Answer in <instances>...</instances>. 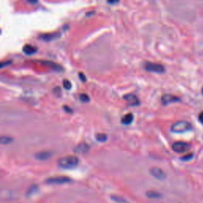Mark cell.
Here are the masks:
<instances>
[{
  "instance_id": "obj_1",
  "label": "cell",
  "mask_w": 203,
  "mask_h": 203,
  "mask_svg": "<svg viewBox=\"0 0 203 203\" xmlns=\"http://www.w3.org/2000/svg\"><path fill=\"white\" fill-rule=\"evenodd\" d=\"M80 160L76 156H67L59 158L57 164L62 168H72L79 164Z\"/></svg>"
},
{
  "instance_id": "obj_2",
  "label": "cell",
  "mask_w": 203,
  "mask_h": 203,
  "mask_svg": "<svg viewBox=\"0 0 203 203\" xmlns=\"http://www.w3.org/2000/svg\"><path fill=\"white\" fill-rule=\"evenodd\" d=\"M192 129V125L190 122L186 121H178L174 123L171 128V130L175 134H182L185 132L190 131Z\"/></svg>"
},
{
  "instance_id": "obj_3",
  "label": "cell",
  "mask_w": 203,
  "mask_h": 203,
  "mask_svg": "<svg viewBox=\"0 0 203 203\" xmlns=\"http://www.w3.org/2000/svg\"><path fill=\"white\" fill-rule=\"evenodd\" d=\"M144 68L148 72H156V73H164L165 72L164 66L152 62H146L144 64Z\"/></svg>"
},
{
  "instance_id": "obj_4",
  "label": "cell",
  "mask_w": 203,
  "mask_h": 203,
  "mask_svg": "<svg viewBox=\"0 0 203 203\" xmlns=\"http://www.w3.org/2000/svg\"><path fill=\"white\" fill-rule=\"evenodd\" d=\"M71 179L68 177L66 176H56V177H50V178L46 179V183L52 185H60L64 184V183H69Z\"/></svg>"
},
{
  "instance_id": "obj_5",
  "label": "cell",
  "mask_w": 203,
  "mask_h": 203,
  "mask_svg": "<svg viewBox=\"0 0 203 203\" xmlns=\"http://www.w3.org/2000/svg\"><path fill=\"white\" fill-rule=\"evenodd\" d=\"M189 149L190 145L186 142L177 141L172 144V150L176 153H184L189 151Z\"/></svg>"
},
{
  "instance_id": "obj_6",
  "label": "cell",
  "mask_w": 203,
  "mask_h": 203,
  "mask_svg": "<svg viewBox=\"0 0 203 203\" xmlns=\"http://www.w3.org/2000/svg\"><path fill=\"white\" fill-rule=\"evenodd\" d=\"M149 172L154 178H156V179H159V180H163V179L166 178V174L164 173V171L161 168H160V167H152L149 170Z\"/></svg>"
},
{
  "instance_id": "obj_7",
  "label": "cell",
  "mask_w": 203,
  "mask_h": 203,
  "mask_svg": "<svg viewBox=\"0 0 203 203\" xmlns=\"http://www.w3.org/2000/svg\"><path fill=\"white\" fill-rule=\"evenodd\" d=\"M179 101V99L178 97L174 96L173 94H167L163 95L162 98H161V102L164 105H167L170 104V103H177Z\"/></svg>"
},
{
  "instance_id": "obj_8",
  "label": "cell",
  "mask_w": 203,
  "mask_h": 203,
  "mask_svg": "<svg viewBox=\"0 0 203 203\" xmlns=\"http://www.w3.org/2000/svg\"><path fill=\"white\" fill-rule=\"evenodd\" d=\"M124 99L131 106H138L140 104V100L138 99L137 97L134 94H125L124 96Z\"/></svg>"
},
{
  "instance_id": "obj_9",
  "label": "cell",
  "mask_w": 203,
  "mask_h": 203,
  "mask_svg": "<svg viewBox=\"0 0 203 203\" xmlns=\"http://www.w3.org/2000/svg\"><path fill=\"white\" fill-rule=\"evenodd\" d=\"M90 150V147L86 143H81L78 144L75 148V152L79 154H84L86 153Z\"/></svg>"
},
{
  "instance_id": "obj_10",
  "label": "cell",
  "mask_w": 203,
  "mask_h": 203,
  "mask_svg": "<svg viewBox=\"0 0 203 203\" xmlns=\"http://www.w3.org/2000/svg\"><path fill=\"white\" fill-rule=\"evenodd\" d=\"M59 36V34L58 33H45V34H42L40 36V39L42 40V41H52V40L57 38Z\"/></svg>"
},
{
  "instance_id": "obj_11",
  "label": "cell",
  "mask_w": 203,
  "mask_h": 203,
  "mask_svg": "<svg viewBox=\"0 0 203 203\" xmlns=\"http://www.w3.org/2000/svg\"><path fill=\"white\" fill-rule=\"evenodd\" d=\"M22 51L26 55H33L34 53L37 52V49L34 46H32L30 45H25L22 49Z\"/></svg>"
},
{
  "instance_id": "obj_12",
  "label": "cell",
  "mask_w": 203,
  "mask_h": 203,
  "mask_svg": "<svg viewBox=\"0 0 203 203\" xmlns=\"http://www.w3.org/2000/svg\"><path fill=\"white\" fill-rule=\"evenodd\" d=\"M133 121H134V115L130 113L124 115L121 118V123L123 125H129L133 122Z\"/></svg>"
},
{
  "instance_id": "obj_13",
  "label": "cell",
  "mask_w": 203,
  "mask_h": 203,
  "mask_svg": "<svg viewBox=\"0 0 203 203\" xmlns=\"http://www.w3.org/2000/svg\"><path fill=\"white\" fill-rule=\"evenodd\" d=\"M51 156V153L49 152H40L35 155L36 159L39 160H48Z\"/></svg>"
},
{
  "instance_id": "obj_14",
  "label": "cell",
  "mask_w": 203,
  "mask_h": 203,
  "mask_svg": "<svg viewBox=\"0 0 203 203\" xmlns=\"http://www.w3.org/2000/svg\"><path fill=\"white\" fill-rule=\"evenodd\" d=\"M146 195L148 196L149 198H160V195L155 191H149L146 193Z\"/></svg>"
},
{
  "instance_id": "obj_15",
  "label": "cell",
  "mask_w": 203,
  "mask_h": 203,
  "mask_svg": "<svg viewBox=\"0 0 203 203\" xmlns=\"http://www.w3.org/2000/svg\"><path fill=\"white\" fill-rule=\"evenodd\" d=\"M97 140L99 142H105L107 140V136L105 134H98L95 136Z\"/></svg>"
},
{
  "instance_id": "obj_16",
  "label": "cell",
  "mask_w": 203,
  "mask_h": 203,
  "mask_svg": "<svg viewBox=\"0 0 203 203\" xmlns=\"http://www.w3.org/2000/svg\"><path fill=\"white\" fill-rule=\"evenodd\" d=\"M11 141H12V138L9 137H5V136H2V137H1V143H2V144H10Z\"/></svg>"
},
{
  "instance_id": "obj_17",
  "label": "cell",
  "mask_w": 203,
  "mask_h": 203,
  "mask_svg": "<svg viewBox=\"0 0 203 203\" xmlns=\"http://www.w3.org/2000/svg\"><path fill=\"white\" fill-rule=\"evenodd\" d=\"M80 99L83 103H86V102H88L90 100V98L87 94H81L80 95Z\"/></svg>"
},
{
  "instance_id": "obj_18",
  "label": "cell",
  "mask_w": 203,
  "mask_h": 203,
  "mask_svg": "<svg viewBox=\"0 0 203 203\" xmlns=\"http://www.w3.org/2000/svg\"><path fill=\"white\" fill-rule=\"evenodd\" d=\"M63 85H64V87L67 90H69L72 87V83H70V81H68V80H64L63 81Z\"/></svg>"
},
{
  "instance_id": "obj_19",
  "label": "cell",
  "mask_w": 203,
  "mask_h": 203,
  "mask_svg": "<svg viewBox=\"0 0 203 203\" xmlns=\"http://www.w3.org/2000/svg\"><path fill=\"white\" fill-rule=\"evenodd\" d=\"M192 156H193L192 154H187V155H186L185 156H183L182 159H183V160H191V159L192 158Z\"/></svg>"
},
{
  "instance_id": "obj_20",
  "label": "cell",
  "mask_w": 203,
  "mask_h": 203,
  "mask_svg": "<svg viewBox=\"0 0 203 203\" xmlns=\"http://www.w3.org/2000/svg\"><path fill=\"white\" fill-rule=\"evenodd\" d=\"M198 119H199V121H200L201 124H203V111L201 113H200V114H199Z\"/></svg>"
},
{
  "instance_id": "obj_21",
  "label": "cell",
  "mask_w": 203,
  "mask_h": 203,
  "mask_svg": "<svg viewBox=\"0 0 203 203\" xmlns=\"http://www.w3.org/2000/svg\"><path fill=\"white\" fill-rule=\"evenodd\" d=\"M120 0H107V2L110 3V4H115V3H117Z\"/></svg>"
},
{
  "instance_id": "obj_22",
  "label": "cell",
  "mask_w": 203,
  "mask_h": 203,
  "mask_svg": "<svg viewBox=\"0 0 203 203\" xmlns=\"http://www.w3.org/2000/svg\"><path fill=\"white\" fill-rule=\"evenodd\" d=\"M80 79H81V80H82V81H85V80H86V77H85L84 74H83V73H82V72H80Z\"/></svg>"
},
{
  "instance_id": "obj_23",
  "label": "cell",
  "mask_w": 203,
  "mask_h": 203,
  "mask_svg": "<svg viewBox=\"0 0 203 203\" xmlns=\"http://www.w3.org/2000/svg\"><path fill=\"white\" fill-rule=\"evenodd\" d=\"M28 1H29L30 3H33V4H35V3H37L38 0H28Z\"/></svg>"
},
{
  "instance_id": "obj_24",
  "label": "cell",
  "mask_w": 203,
  "mask_h": 203,
  "mask_svg": "<svg viewBox=\"0 0 203 203\" xmlns=\"http://www.w3.org/2000/svg\"><path fill=\"white\" fill-rule=\"evenodd\" d=\"M64 110H67V112H68V113H69V112H72V110L69 109L68 107H64Z\"/></svg>"
},
{
  "instance_id": "obj_25",
  "label": "cell",
  "mask_w": 203,
  "mask_h": 203,
  "mask_svg": "<svg viewBox=\"0 0 203 203\" xmlns=\"http://www.w3.org/2000/svg\"><path fill=\"white\" fill-rule=\"evenodd\" d=\"M202 94H203V88H202Z\"/></svg>"
}]
</instances>
